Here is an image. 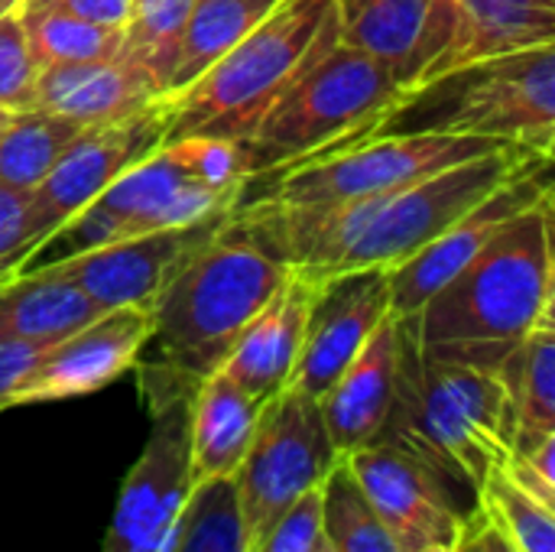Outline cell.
<instances>
[{
    "label": "cell",
    "mask_w": 555,
    "mask_h": 552,
    "mask_svg": "<svg viewBox=\"0 0 555 552\" xmlns=\"http://www.w3.org/2000/svg\"><path fill=\"white\" fill-rule=\"evenodd\" d=\"M553 192L511 218L413 316L429 358L498 371L537 325H555Z\"/></svg>",
    "instance_id": "cell-1"
},
{
    "label": "cell",
    "mask_w": 555,
    "mask_h": 552,
    "mask_svg": "<svg viewBox=\"0 0 555 552\" xmlns=\"http://www.w3.org/2000/svg\"><path fill=\"white\" fill-rule=\"evenodd\" d=\"M400 361L384 429L374 442H390L433 472L478 511V495L514 449V413L498 374L429 358L420 348L413 316L397 319Z\"/></svg>",
    "instance_id": "cell-2"
},
{
    "label": "cell",
    "mask_w": 555,
    "mask_h": 552,
    "mask_svg": "<svg viewBox=\"0 0 555 552\" xmlns=\"http://www.w3.org/2000/svg\"><path fill=\"white\" fill-rule=\"evenodd\" d=\"M289 273L293 264L231 208L150 309V342L159 348V364L202 384L224 364L244 329Z\"/></svg>",
    "instance_id": "cell-3"
},
{
    "label": "cell",
    "mask_w": 555,
    "mask_h": 552,
    "mask_svg": "<svg viewBox=\"0 0 555 552\" xmlns=\"http://www.w3.org/2000/svg\"><path fill=\"white\" fill-rule=\"evenodd\" d=\"M335 0H276V7L208 72L163 98L166 143L221 137L247 143L267 111L338 42Z\"/></svg>",
    "instance_id": "cell-4"
},
{
    "label": "cell",
    "mask_w": 555,
    "mask_h": 552,
    "mask_svg": "<svg viewBox=\"0 0 555 552\" xmlns=\"http://www.w3.org/2000/svg\"><path fill=\"white\" fill-rule=\"evenodd\" d=\"M491 137L553 156L555 42L488 55L413 88L371 137Z\"/></svg>",
    "instance_id": "cell-5"
},
{
    "label": "cell",
    "mask_w": 555,
    "mask_h": 552,
    "mask_svg": "<svg viewBox=\"0 0 555 552\" xmlns=\"http://www.w3.org/2000/svg\"><path fill=\"white\" fill-rule=\"evenodd\" d=\"M406 94L384 65L338 39L241 143L250 179L276 176L367 140Z\"/></svg>",
    "instance_id": "cell-6"
},
{
    "label": "cell",
    "mask_w": 555,
    "mask_h": 552,
    "mask_svg": "<svg viewBox=\"0 0 555 552\" xmlns=\"http://www.w3.org/2000/svg\"><path fill=\"white\" fill-rule=\"evenodd\" d=\"M150 436L120 485L98 552H166L182 517L189 485V416L198 381L153 361L140 364Z\"/></svg>",
    "instance_id": "cell-7"
},
{
    "label": "cell",
    "mask_w": 555,
    "mask_h": 552,
    "mask_svg": "<svg viewBox=\"0 0 555 552\" xmlns=\"http://www.w3.org/2000/svg\"><path fill=\"white\" fill-rule=\"evenodd\" d=\"M237 198L241 192L202 185L176 163L166 146H159L124 176H117L78 215H72L16 273H29L114 241L195 224L218 211H231Z\"/></svg>",
    "instance_id": "cell-8"
},
{
    "label": "cell",
    "mask_w": 555,
    "mask_h": 552,
    "mask_svg": "<svg viewBox=\"0 0 555 552\" xmlns=\"http://www.w3.org/2000/svg\"><path fill=\"white\" fill-rule=\"evenodd\" d=\"M514 146L491 137H449V133H393L367 137L348 150H338L322 159L299 163L286 172H276L270 192L244 195V202H273V205H335L367 195H384L420 182L433 172H442L455 163ZM520 146V143H517Z\"/></svg>",
    "instance_id": "cell-9"
},
{
    "label": "cell",
    "mask_w": 555,
    "mask_h": 552,
    "mask_svg": "<svg viewBox=\"0 0 555 552\" xmlns=\"http://www.w3.org/2000/svg\"><path fill=\"white\" fill-rule=\"evenodd\" d=\"M335 465L338 452L315 397L286 387L263 403L250 449L234 475L247 552L302 495L319 488Z\"/></svg>",
    "instance_id": "cell-10"
},
{
    "label": "cell",
    "mask_w": 555,
    "mask_h": 552,
    "mask_svg": "<svg viewBox=\"0 0 555 552\" xmlns=\"http://www.w3.org/2000/svg\"><path fill=\"white\" fill-rule=\"evenodd\" d=\"M166 130L169 114L163 98L120 120L85 127L65 146L52 172L29 192V241L23 264L117 176L156 153L166 143Z\"/></svg>",
    "instance_id": "cell-11"
},
{
    "label": "cell",
    "mask_w": 555,
    "mask_h": 552,
    "mask_svg": "<svg viewBox=\"0 0 555 552\" xmlns=\"http://www.w3.org/2000/svg\"><path fill=\"white\" fill-rule=\"evenodd\" d=\"M345 465L400 552L459 547L475 511H468L449 482L426 462L390 442H367L345 455Z\"/></svg>",
    "instance_id": "cell-12"
},
{
    "label": "cell",
    "mask_w": 555,
    "mask_h": 552,
    "mask_svg": "<svg viewBox=\"0 0 555 552\" xmlns=\"http://www.w3.org/2000/svg\"><path fill=\"white\" fill-rule=\"evenodd\" d=\"M224 215L228 211H218L195 224L114 241V244L85 251L78 257L39 267V273L68 280L104 312L124 309V306L153 309V303L166 290V283L218 231ZM29 273H36V270H29Z\"/></svg>",
    "instance_id": "cell-13"
},
{
    "label": "cell",
    "mask_w": 555,
    "mask_h": 552,
    "mask_svg": "<svg viewBox=\"0 0 555 552\" xmlns=\"http://www.w3.org/2000/svg\"><path fill=\"white\" fill-rule=\"evenodd\" d=\"M153 312L150 309H111L62 342L49 345L33 371L10 390L3 410L36 407L55 400H75L104 390L117 377L137 368L140 351L150 345Z\"/></svg>",
    "instance_id": "cell-14"
},
{
    "label": "cell",
    "mask_w": 555,
    "mask_h": 552,
    "mask_svg": "<svg viewBox=\"0 0 555 552\" xmlns=\"http://www.w3.org/2000/svg\"><path fill=\"white\" fill-rule=\"evenodd\" d=\"M390 316V270L361 267L319 280L289 387L322 400Z\"/></svg>",
    "instance_id": "cell-15"
},
{
    "label": "cell",
    "mask_w": 555,
    "mask_h": 552,
    "mask_svg": "<svg viewBox=\"0 0 555 552\" xmlns=\"http://www.w3.org/2000/svg\"><path fill=\"white\" fill-rule=\"evenodd\" d=\"M553 192L550 163L514 176L475 208H468L455 224H449L439 238H433L423 251L390 270V312L397 319L416 316L426 299H433L465 264H472L485 244L520 211Z\"/></svg>",
    "instance_id": "cell-16"
},
{
    "label": "cell",
    "mask_w": 555,
    "mask_h": 552,
    "mask_svg": "<svg viewBox=\"0 0 555 552\" xmlns=\"http://www.w3.org/2000/svg\"><path fill=\"white\" fill-rule=\"evenodd\" d=\"M338 36L384 65L406 91L420 88L455 33L452 0H335Z\"/></svg>",
    "instance_id": "cell-17"
},
{
    "label": "cell",
    "mask_w": 555,
    "mask_h": 552,
    "mask_svg": "<svg viewBox=\"0 0 555 552\" xmlns=\"http://www.w3.org/2000/svg\"><path fill=\"white\" fill-rule=\"evenodd\" d=\"M315 290L319 280L293 267L286 283L254 316V322L244 329V335L221 364V371L260 407L270 403L293 381Z\"/></svg>",
    "instance_id": "cell-18"
},
{
    "label": "cell",
    "mask_w": 555,
    "mask_h": 552,
    "mask_svg": "<svg viewBox=\"0 0 555 552\" xmlns=\"http://www.w3.org/2000/svg\"><path fill=\"white\" fill-rule=\"evenodd\" d=\"M397 361H400V325L390 312L358 358L341 371V377L319 400L328 439L338 459L377 439L387 423L393 387H397Z\"/></svg>",
    "instance_id": "cell-19"
},
{
    "label": "cell",
    "mask_w": 555,
    "mask_h": 552,
    "mask_svg": "<svg viewBox=\"0 0 555 552\" xmlns=\"http://www.w3.org/2000/svg\"><path fill=\"white\" fill-rule=\"evenodd\" d=\"M163 91L156 81L124 55L72 65H46L36 81V107L75 120L78 127L120 120L153 101Z\"/></svg>",
    "instance_id": "cell-20"
},
{
    "label": "cell",
    "mask_w": 555,
    "mask_h": 552,
    "mask_svg": "<svg viewBox=\"0 0 555 552\" xmlns=\"http://www.w3.org/2000/svg\"><path fill=\"white\" fill-rule=\"evenodd\" d=\"M260 403L244 394L221 368L208 374L195 397L189 416V485L234 478L250 439L257 433Z\"/></svg>",
    "instance_id": "cell-21"
},
{
    "label": "cell",
    "mask_w": 555,
    "mask_h": 552,
    "mask_svg": "<svg viewBox=\"0 0 555 552\" xmlns=\"http://www.w3.org/2000/svg\"><path fill=\"white\" fill-rule=\"evenodd\" d=\"M452 7L455 33L429 78L488 55L555 42V0H452Z\"/></svg>",
    "instance_id": "cell-22"
},
{
    "label": "cell",
    "mask_w": 555,
    "mask_h": 552,
    "mask_svg": "<svg viewBox=\"0 0 555 552\" xmlns=\"http://www.w3.org/2000/svg\"><path fill=\"white\" fill-rule=\"evenodd\" d=\"M101 312L104 309H98L78 286L39 270L0 283V338L10 342L55 345Z\"/></svg>",
    "instance_id": "cell-23"
},
{
    "label": "cell",
    "mask_w": 555,
    "mask_h": 552,
    "mask_svg": "<svg viewBox=\"0 0 555 552\" xmlns=\"http://www.w3.org/2000/svg\"><path fill=\"white\" fill-rule=\"evenodd\" d=\"M494 374L514 413L511 455L530 452L555 436V325H537L524 335Z\"/></svg>",
    "instance_id": "cell-24"
},
{
    "label": "cell",
    "mask_w": 555,
    "mask_h": 552,
    "mask_svg": "<svg viewBox=\"0 0 555 552\" xmlns=\"http://www.w3.org/2000/svg\"><path fill=\"white\" fill-rule=\"evenodd\" d=\"M276 0H195L179 36L176 65L169 75V94L189 88L202 72H208L228 49H234L270 10Z\"/></svg>",
    "instance_id": "cell-25"
},
{
    "label": "cell",
    "mask_w": 555,
    "mask_h": 552,
    "mask_svg": "<svg viewBox=\"0 0 555 552\" xmlns=\"http://www.w3.org/2000/svg\"><path fill=\"white\" fill-rule=\"evenodd\" d=\"M81 130L75 120L42 107L13 111L0 130V185L33 192Z\"/></svg>",
    "instance_id": "cell-26"
},
{
    "label": "cell",
    "mask_w": 555,
    "mask_h": 552,
    "mask_svg": "<svg viewBox=\"0 0 555 552\" xmlns=\"http://www.w3.org/2000/svg\"><path fill=\"white\" fill-rule=\"evenodd\" d=\"M322 537L335 552H400L345 459L322 482Z\"/></svg>",
    "instance_id": "cell-27"
},
{
    "label": "cell",
    "mask_w": 555,
    "mask_h": 552,
    "mask_svg": "<svg viewBox=\"0 0 555 552\" xmlns=\"http://www.w3.org/2000/svg\"><path fill=\"white\" fill-rule=\"evenodd\" d=\"M20 16L39 68L114 59L124 49V29H107L65 10H20Z\"/></svg>",
    "instance_id": "cell-28"
},
{
    "label": "cell",
    "mask_w": 555,
    "mask_h": 552,
    "mask_svg": "<svg viewBox=\"0 0 555 552\" xmlns=\"http://www.w3.org/2000/svg\"><path fill=\"white\" fill-rule=\"evenodd\" d=\"M166 552H247L234 478L205 482L189 491Z\"/></svg>",
    "instance_id": "cell-29"
},
{
    "label": "cell",
    "mask_w": 555,
    "mask_h": 552,
    "mask_svg": "<svg viewBox=\"0 0 555 552\" xmlns=\"http://www.w3.org/2000/svg\"><path fill=\"white\" fill-rule=\"evenodd\" d=\"M195 0H133L130 23L124 26L120 55L140 65L166 98L169 75L176 65V49L182 26Z\"/></svg>",
    "instance_id": "cell-30"
},
{
    "label": "cell",
    "mask_w": 555,
    "mask_h": 552,
    "mask_svg": "<svg viewBox=\"0 0 555 552\" xmlns=\"http://www.w3.org/2000/svg\"><path fill=\"white\" fill-rule=\"evenodd\" d=\"M478 511L507 537L514 552H555V511L524 491L504 465L485 482Z\"/></svg>",
    "instance_id": "cell-31"
},
{
    "label": "cell",
    "mask_w": 555,
    "mask_h": 552,
    "mask_svg": "<svg viewBox=\"0 0 555 552\" xmlns=\"http://www.w3.org/2000/svg\"><path fill=\"white\" fill-rule=\"evenodd\" d=\"M163 146L202 185H211V189H221V192H244V185L250 179V166H247L244 146L234 143V140L182 137V140H172V143H163Z\"/></svg>",
    "instance_id": "cell-32"
},
{
    "label": "cell",
    "mask_w": 555,
    "mask_h": 552,
    "mask_svg": "<svg viewBox=\"0 0 555 552\" xmlns=\"http://www.w3.org/2000/svg\"><path fill=\"white\" fill-rule=\"evenodd\" d=\"M39 65L33 59L26 26L16 10L0 13V111H29L36 107Z\"/></svg>",
    "instance_id": "cell-33"
},
{
    "label": "cell",
    "mask_w": 555,
    "mask_h": 552,
    "mask_svg": "<svg viewBox=\"0 0 555 552\" xmlns=\"http://www.w3.org/2000/svg\"><path fill=\"white\" fill-rule=\"evenodd\" d=\"M322 537V485L302 495L250 552H312Z\"/></svg>",
    "instance_id": "cell-34"
},
{
    "label": "cell",
    "mask_w": 555,
    "mask_h": 552,
    "mask_svg": "<svg viewBox=\"0 0 555 552\" xmlns=\"http://www.w3.org/2000/svg\"><path fill=\"white\" fill-rule=\"evenodd\" d=\"M26 241H29V192L0 185V283L20 270L26 257Z\"/></svg>",
    "instance_id": "cell-35"
},
{
    "label": "cell",
    "mask_w": 555,
    "mask_h": 552,
    "mask_svg": "<svg viewBox=\"0 0 555 552\" xmlns=\"http://www.w3.org/2000/svg\"><path fill=\"white\" fill-rule=\"evenodd\" d=\"M504 468L524 491H530L537 501H543L555 511V436L543 439L530 452L511 455Z\"/></svg>",
    "instance_id": "cell-36"
},
{
    "label": "cell",
    "mask_w": 555,
    "mask_h": 552,
    "mask_svg": "<svg viewBox=\"0 0 555 552\" xmlns=\"http://www.w3.org/2000/svg\"><path fill=\"white\" fill-rule=\"evenodd\" d=\"M20 10H65L107 29H124L133 13V0H20Z\"/></svg>",
    "instance_id": "cell-37"
},
{
    "label": "cell",
    "mask_w": 555,
    "mask_h": 552,
    "mask_svg": "<svg viewBox=\"0 0 555 552\" xmlns=\"http://www.w3.org/2000/svg\"><path fill=\"white\" fill-rule=\"evenodd\" d=\"M49 345L39 342H10L0 338V413H3V400L10 397V390L33 371V364L42 358Z\"/></svg>",
    "instance_id": "cell-38"
},
{
    "label": "cell",
    "mask_w": 555,
    "mask_h": 552,
    "mask_svg": "<svg viewBox=\"0 0 555 552\" xmlns=\"http://www.w3.org/2000/svg\"><path fill=\"white\" fill-rule=\"evenodd\" d=\"M459 552H514V547L507 543V537L481 511H475L472 521L462 530Z\"/></svg>",
    "instance_id": "cell-39"
},
{
    "label": "cell",
    "mask_w": 555,
    "mask_h": 552,
    "mask_svg": "<svg viewBox=\"0 0 555 552\" xmlns=\"http://www.w3.org/2000/svg\"><path fill=\"white\" fill-rule=\"evenodd\" d=\"M20 7V0H0V13H7V10H16Z\"/></svg>",
    "instance_id": "cell-40"
},
{
    "label": "cell",
    "mask_w": 555,
    "mask_h": 552,
    "mask_svg": "<svg viewBox=\"0 0 555 552\" xmlns=\"http://www.w3.org/2000/svg\"><path fill=\"white\" fill-rule=\"evenodd\" d=\"M420 552H459V547H426V550Z\"/></svg>",
    "instance_id": "cell-41"
},
{
    "label": "cell",
    "mask_w": 555,
    "mask_h": 552,
    "mask_svg": "<svg viewBox=\"0 0 555 552\" xmlns=\"http://www.w3.org/2000/svg\"><path fill=\"white\" fill-rule=\"evenodd\" d=\"M312 552H335L328 543H325V537H319V543H315V550Z\"/></svg>",
    "instance_id": "cell-42"
},
{
    "label": "cell",
    "mask_w": 555,
    "mask_h": 552,
    "mask_svg": "<svg viewBox=\"0 0 555 552\" xmlns=\"http://www.w3.org/2000/svg\"><path fill=\"white\" fill-rule=\"evenodd\" d=\"M7 117H10V111H0V130H3V124H7Z\"/></svg>",
    "instance_id": "cell-43"
}]
</instances>
